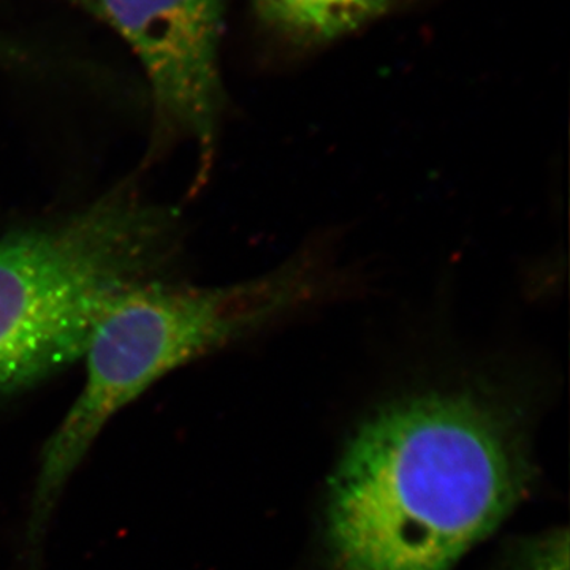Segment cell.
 <instances>
[{
	"mask_svg": "<svg viewBox=\"0 0 570 570\" xmlns=\"http://www.w3.org/2000/svg\"><path fill=\"white\" fill-rule=\"evenodd\" d=\"M524 431L515 390L483 371L382 401L330 478L325 570H453L530 491Z\"/></svg>",
	"mask_w": 570,
	"mask_h": 570,
	"instance_id": "6da1fadb",
	"label": "cell"
},
{
	"mask_svg": "<svg viewBox=\"0 0 570 570\" xmlns=\"http://www.w3.org/2000/svg\"><path fill=\"white\" fill-rule=\"evenodd\" d=\"M363 288L365 276L343 261L340 243L326 232L254 279L217 287L148 281L119 296L89 337L80 396L41 452L29 535L39 539L67 480L107 423L159 379Z\"/></svg>",
	"mask_w": 570,
	"mask_h": 570,
	"instance_id": "7a4b0ae2",
	"label": "cell"
},
{
	"mask_svg": "<svg viewBox=\"0 0 570 570\" xmlns=\"http://www.w3.org/2000/svg\"><path fill=\"white\" fill-rule=\"evenodd\" d=\"M137 56L153 100L149 157L194 142L198 178L213 167L227 96L220 71L225 0H80Z\"/></svg>",
	"mask_w": 570,
	"mask_h": 570,
	"instance_id": "277c9868",
	"label": "cell"
},
{
	"mask_svg": "<svg viewBox=\"0 0 570 570\" xmlns=\"http://www.w3.org/2000/svg\"><path fill=\"white\" fill-rule=\"evenodd\" d=\"M178 217L129 184L66 219L0 238V393L81 358L122 294L175 257Z\"/></svg>",
	"mask_w": 570,
	"mask_h": 570,
	"instance_id": "3957f363",
	"label": "cell"
},
{
	"mask_svg": "<svg viewBox=\"0 0 570 570\" xmlns=\"http://www.w3.org/2000/svg\"><path fill=\"white\" fill-rule=\"evenodd\" d=\"M404 0H250L261 36L285 56H306L381 20Z\"/></svg>",
	"mask_w": 570,
	"mask_h": 570,
	"instance_id": "5b68a950",
	"label": "cell"
},
{
	"mask_svg": "<svg viewBox=\"0 0 570 570\" xmlns=\"http://www.w3.org/2000/svg\"><path fill=\"white\" fill-rule=\"evenodd\" d=\"M504 570H569V532L551 530L513 550Z\"/></svg>",
	"mask_w": 570,
	"mask_h": 570,
	"instance_id": "8992f818",
	"label": "cell"
}]
</instances>
